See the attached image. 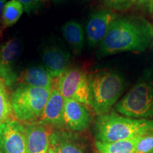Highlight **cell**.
Wrapping results in <instances>:
<instances>
[{
	"instance_id": "1",
	"label": "cell",
	"mask_w": 153,
	"mask_h": 153,
	"mask_svg": "<svg viewBox=\"0 0 153 153\" xmlns=\"http://www.w3.org/2000/svg\"><path fill=\"white\" fill-rule=\"evenodd\" d=\"M153 38V26L144 18L117 17L99 43V57L126 51L142 52Z\"/></svg>"
},
{
	"instance_id": "2",
	"label": "cell",
	"mask_w": 153,
	"mask_h": 153,
	"mask_svg": "<svg viewBox=\"0 0 153 153\" xmlns=\"http://www.w3.org/2000/svg\"><path fill=\"white\" fill-rule=\"evenodd\" d=\"M95 141L111 143L153 133V120L135 119L116 113L98 116L95 122Z\"/></svg>"
},
{
	"instance_id": "3",
	"label": "cell",
	"mask_w": 153,
	"mask_h": 153,
	"mask_svg": "<svg viewBox=\"0 0 153 153\" xmlns=\"http://www.w3.org/2000/svg\"><path fill=\"white\" fill-rule=\"evenodd\" d=\"M91 106L97 116L108 114L123 93V76L114 71H98L89 74Z\"/></svg>"
},
{
	"instance_id": "4",
	"label": "cell",
	"mask_w": 153,
	"mask_h": 153,
	"mask_svg": "<svg viewBox=\"0 0 153 153\" xmlns=\"http://www.w3.org/2000/svg\"><path fill=\"white\" fill-rule=\"evenodd\" d=\"M51 89H42L21 84L11 96L13 114L21 123H28L39 120Z\"/></svg>"
},
{
	"instance_id": "5",
	"label": "cell",
	"mask_w": 153,
	"mask_h": 153,
	"mask_svg": "<svg viewBox=\"0 0 153 153\" xmlns=\"http://www.w3.org/2000/svg\"><path fill=\"white\" fill-rule=\"evenodd\" d=\"M122 116L135 119L153 120V87L148 82L135 85L115 106Z\"/></svg>"
},
{
	"instance_id": "6",
	"label": "cell",
	"mask_w": 153,
	"mask_h": 153,
	"mask_svg": "<svg viewBox=\"0 0 153 153\" xmlns=\"http://www.w3.org/2000/svg\"><path fill=\"white\" fill-rule=\"evenodd\" d=\"M57 88L65 99L91 106L89 76L79 68H70L57 79Z\"/></svg>"
},
{
	"instance_id": "7",
	"label": "cell",
	"mask_w": 153,
	"mask_h": 153,
	"mask_svg": "<svg viewBox=\"0 0 153 153\" xmlns=\"http://www.w3.org/2000/svg\"><path fill=\"white\" fill-rule=\"evenodd\" d=\"M22 51V41L19 38H13L0 45V77L8 87L18 82L16 65Z\"/></svg>"
},
{
	"instance_id": "8",
	"label": "cell",
	"mask_w": 153,
	"mask_h": 153,
	"mask_svg": "<svg viewBox=\"0 0 153 153\" xmlns=\"http://www.w3.org/2000/svg\"><path fill=\"white\" fill-rule=\"evenodd\" d=\"M0 150L4 153H28L24 124L9 119L0 125Z\"/></svg>"
},
{
	"instance_id": "9",
	"label": "cell",
	"mask_w": 153,
	"mask_h": 153,
	"mask_svg": "<svg viewBox=\"0 0 153 153\" xmlns=\"http://www.w3.org/2000/svg\"><path fill=\"white\" fill-rule=\"evenodd\" d=\"M117 17V14L109 9L96 11L91 14L86 26L87 39L89 46L95 47L99 45Z\"/></svg>"
},
{
	"instance_id": "10",
	"label": "cell",
	"mask_w": 153,
	"mask_h": 153,
	"mask_svg": "<svg viewBox=\"0 0 153 153\" xmlns=\"http://www.w3.org/2000/svg\"><path fill=\"white\" fill-rule=\"evenodd\" d=\"M63 118L65 128L71 132L85 131L92 121L91 115L87 106L72 99L65 101Z\"/></svg>"
},
{
	"instance_id": "11",
	"label": "cell",
	"mask_w": 153,
	"mask_h": 153,
	"mask_svg": "<svg viewBox=\"0 0 153 153\" xmlns=\"http://www.w3.org/2000/svg\"><path fill=\"white\" fill-rule=\"evenodd\" d=\"M24 126L28 153H46L51 148L53 128L38 121Z\"/></svg>"
},
{
	"instance_id": "12",
	"label": "cell",
	"mask_w": 153,
	"mask_h": 153,
	"mask_svg": "<svg viewBox=\"0 0 153 153\" xmlns=\"http://www.w3.org/2000/svg\"><path fill=\"white\" fill-rule=\"evenodd\" d=\"M65 99L61 95L54 84L43 113L38 122L53 129H65L64 123V106Z\"/></svg>"
},
{
	"instance_id": "13",
	"label": "cell",
	"mask_w": 153,
	"mask_h": 153,
	"mask_svg": "<svg viewBox=\"0 0 153 153\" xmlns=\"http://www.w3.org/2000/svg\"><path fill=\"white\" fill-rule=\"evenodd\" d=\"M44 68L52 78H59L70 68L71 55L66 50L57 45L44 48L42 53Z\"/></svg>"
},
{
	"instance_id": "14",
	"label": "cell",
	"mask_w": 153,
	"mask_h": 153,
	"mask_svg": "<svg viewBox=\"0 0 153 153\" xmlns=\"http://www.w3.org/2000/svg\"><path fill=\"white\" fill-rule=\"evenodd\" d=\"M51 148L55 153H87L85 143L76 133L66 129H53Z\"/></svg>"
},
{
	"instance_id": "15",
	"label": "cell",
	"mask_w": 153,
	"mask_h": 153,
	"mask_svg": "<svg viewBox=\"0 0 153 153\" xmlns=\"http://www.w3.org/2000/svg\"><path fill=\"white\" fill-rule=\"evenodd\" d=\"M22 84L42 89H52L54 80L44 67L33 66L25 70L19 76Z\"/></svg>"
},
{
	"instance_id": "16",
	"label": "cell",
	"mask_w": 153,
	"mask_h": 153,
	"mask_svg": "<svg viewBox=\"0 0 153 153\" xmlns=\"http://www.w3.org/2000/svg\"><path fill=\"white\" fill-rule=\"evenodd\" d=\"M62 32L67 42L72 47L76 54H80L85 41L83 27L76 21H70L63 25Z\"/></svg>"
},
{
	"instance_id": "17",
	"label": "cell",
	"mask_w": 153,
	"mask_h": 153,
	"mask_svg": "<svg viewBox=\"0 0 153 153\" xmlns=\"http://www.w3.org/2000/svg\"><path fill=\"white\" fill-rule=\"evenodd\" d=\"M143 137V136H141ZM141 137L116 141L104 143L94 141V148L97 153H134L135 146Z\"/></svg>"
},
{
	"instance_id": "18",
	"label": "cell",
	"mask_w": 153,
	"mask_h": 153,
	"mask_svg": "<svg viewBox=\"0 0 153 153\" xmlns=\"http://www.w3.org/2000/svg\"><path fill=\"white\" fill-rule=\"evenodd\" d=\"M24 9L19 0H10L4 4L2 11V28L11 27L22 16Z\"/></svg>"
},
{
	"instance_id": "19",
	"label": "cell",
	"mask_w": 153,
	"mask_h": 153,
	"mask_svg": "<svg viewBox=\"0 0 153 153\" xmlns=\"http://www.w3.org/2000/svg\"><path fill=\"white\" fill-rule=\"evenodd\" d=\"M7 84L0 77V125L11 119L13 110Z\"/></svg>"
},
{
	"instance_id": "20",
	"label": "cell",
	"mask_w": 153,
	"mask_h": 153,
	"mask_svg": "<svg viewBox=\"0 0 153 153\" xmlns=\"http://www.w3.org/2000/svg\"><path fill=\"white\" fill-rule=\"evenodd\" d=\"M134 153H153V133L140 137L135 146Z\"/></svg>"
},
{
	"instance_id": "21",
	"label": "cell",
	"mask_w": 153,
	"mask_h": 153,
	"mask_svg": "<svg viewBox=\"0 0 153 153\" xmlns=\"http://www.w3.org/2000/svg\"><path fill=\"white\" fill-rule=\"evenodd\" d=\"M24 7V11L28 14L39 10L48 2V0H19Z\"/></svg>"
},
{
	"instance_id": "22",
	"label": "cell",
	"mask_w": 153,
	"mask_h": 153,
	"mask_svg": "<svg viewBox=\"0 0 153 153\" xmlns=\"http://www.w3.org/2000/svg\"><path fill=\"white\" fill-rule=\"evenodd\" d=\"M110 9L116 10H125L135 3V0H102Z\"/></svg>"
},
{
	"instance_id": "23",
	"label": "cell",
	"mask_w": 153,
	"mask_h": 153,
	"mask_svg": "<svg viewBox=\"0 0 153 153\" xmlns=\"http://www.w3.org/2000/svg\"><path fill=\"white\" fill-rule=\"evenodd\" d=\"M135 3L150 14L153 13V0H136Z\"/></svg>"
},
{
	"instance_id": "24",
	"label": "cell",
	"mask_w": 153,
	"mask_h": 153,
	"mask_svg": "<svg viewBox=\"0 0 153 153\" xmlns=\"http://www.w3.org/2000/svg\"><path fill=\"white\" fill-rule=\"evenodd\" d=\"M6 0H0V33L1 30H3L2 28V11L3 7L4 5Z\"/></svg>"
},
{
	"instance_id": "25",
	"label": "cell",
	"mask_w": 153,
	"mask_h": 153,
	"mask_svg": "<svg viewBox=\"0 0 153 153\" xmlns=\"http://www.w3.org/2000/svg\"><path fill=\"white\" fill-rule=\"evenodd\" d=\"M46 153H55V151L53 150L52 148H50L48 151V152H47Z\"/></svg>"
},
{
	"instance_id": "26",
	"label": "cell",
	"mask_w": 153,
	"mask_h": 153,
	"mask_svg": "<svg viewBox=\"0 0 153 153\" xmlns=\"http://www.w3.org/2000/svg\"><path fill=\"white\" fill-rule=\"evenodd\" d=\"M53 1H62V0H53Z\"/></svg>"
},
{
	"instance_id": "27",
	"label": "cell",
	"mask_w": 153,
	"mask_h": 153,
	"mask_svg": "<svg viewBox=\"0 0 153 153\" xmlns=\"http://www.w3.org/2000/svg\"><path fill=\"white\" fill-rule=\"evenodd\" d=\"M0 153H4V152H1V151L0 150Z\"/></svg>"
},
{
	"instance_id": "28",
	"label": "cell",
	"mask_w": 153,
	"mask_h": 153,
	"mask_svg": "<svg viewBox=\"0 0 153 153\" xmlns=\"http://www.w3.org/2000/svg\"></svg>"
}]
</instances>
